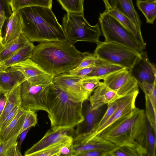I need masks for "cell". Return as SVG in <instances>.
<instances>
[{
	"mask_svg": "<svg viewBox=\"0 0 156 156\" xmlns=\"http://www.w3.org/2000/svg\"><path fill=\"white\" fill-rule=\"evenodd\" d=\"M87 52H80L67 41H49L35 46L30 59L55 76L75 68Z\"/></svg>",
	"mask_w": 156,
	"mask_h": 156,
	"instance_id": "1",
	"label": "cell"
},
{
	"mask_svg": "<svg viewBox=\"0 0 156 156\" xmlns=\"http://www.w3.org/2000/svg\"><path fill=\"white\" fill-rule=\"evenodd\" d=\"M146 124L144 111L136 107L130 113L121 117L95 136L107 140L116 146L127 145L134 147L139 151L142 156H147Z\"/></svg>",
	"mask_w": 156,
	"mask_h": 156,
	"instance_id": "2",
	"label": "cell"
},
{
	"mask_svg": "<svg viewBox=\"0 0 156 156\" xmlns=\"http://www.w3.org/2000/svg\"><path fill=\"white\" fill-rule=\"evenodd\" d=\"M19 11L23 23L22 33L30 41L41 43L67 41L63 27L51 8L32 6Z\"/></svg>",
	"mask_w": 156,
	"mask_h": 156,
	"instance_id": "3",
	"label": "cell"
},
{
	"mask_svg": "<svg viewBox=\"0 0 156 156\" xmlns=\"http://www.w3.org/2000/svg\"><path fill=\"white\" fill-rule=\"evenodd\" d=\"M83 103L76 100L52 82L48 96V116L51 128L74 127L83 122Z\"/></svg>",
	"mask_w": 156,
	"mask_h": 156,
	"instance_id": "4",
	"label": "cell"
},
{
	"mask_svg": "<svg viewBox=\"0 0 156 156\" xmlns=\"http://www.w3.org/2000/svg\"><path fill=\"white\" fill-rule=\"evenodd\" d=\"M62 27L67 41L73 44L78 41L97 44L100 41L101 30L98 23L91 25L84 14L67 13L62 18Z\"/></svg>",
	"mask_w": 156,
	"mask_h": 156,
	"instance_id": "5",
	"label": "cell"
},
{
	"mask_svg": "<svg viewBox=\"0 0 156 156\" xmlns=\"http://www.w3.org/2000/svg\"><path fill=\"white\" fill-rule=\"evenodd\" d=\"M99 21L104 42L122 44L140 54L144 50L135 36L106 10L100 14Z\"/></svg>",
	"mask_w": 156,
	"mask_h": 156,
	"instance_id": "6",
	"label": "cell"
},
{
	"mask_svg": "<svg viewBox=\"0 0 156 156\" xmlns=\"http://www.w3.org/2000/svg\"><path fill=\"white\" fill-rule=\"evenodd\" d=\"M94 53L99 58L130 70L140 57V54L125 45L99 41Z\"/></svg>",
	"mask_w": 156,
	"mask_h": 156,
	"instance_id": "7",
	"label": "cell"
},
{
	"mask_svg": "<svg viewBox=\"0 0 156 156\" xmlns=\"http://www.w3.org/2000/svg\"><path fill=\"white\" fill-rule=\"evenodd\" d=\"M51 82L45 84L30 83L25 80L20 84L21 107L25 110L48 112V96Z\"/></svg>",
	"mask_w": 156,
	"mask_h": 156,
	"instance_id": "8",
	"label": "cell"
},
{
	"mask_svg": "<svg viewBox=\"0 0 156 156\" xmlns=\"http://www.w3.org/2000/svg\"><path fill=\"white\" fill-rule=\"evenodd\" d=\"M74 128H51L41 140L25 151L24 155L32 156L36 153L58 144H64L71 146L73 143Z\"/></svg>",
	"mask_w": 156,
	"mask_h": 156,
	"instance_id": "9",
	"label": "cell"
},
{
	"mask_svg": "<svg viewBox=\"0 0 156 156\" xmlns=\"http://www.w3.org/2000/svg\"><path fill=\"white\" fill-rule=\"evenodd\" d=\"M21 72L30 83L45 84L52 82L55 76L31 59L13 65L7 69Z\"/></svg>",
	"mask_w": 156,
	"mask_h": 156,
	"instance_id": "10",
	"label": "cell"
},
{
	"mask_svg": "<svg viewBox=\"0 0 156 156\" xmlns=\"http://www.w3.org/2000/svg\"><path fill=\"white\" fill-rule=\"evenodd\" d=\"M103 80V83L120 97L139 90L136 81L132 76L130 70L127 68L114 72Z\"/></svg>",
	"mask_w": 156,
	"mask_h": 156,
	"instance_id": "11",
	"label": "cell"
},
{
	"mask_svg": "<svg viewBox=\"0 0 156 156\" xmlns=\"http://www.w3.org/2000/svg\"><path fill=\"white\" fill-rule=\"evenodd\" d=\"M82 78L81 76L67 72L55 76L52 83L76 100L84 102L89 99L91 94L83 86Z\"/></svg>",
	"mask_w": 156,
	"mask_h": 156,
	"instance_id": "12",
	"label": "cell"
},
{
	"mask_svg": "<svg viewBox=\"0 0 156 156\" xmlns=\"http://www.w3.org/2000/svg\"><path fill=\"white\" fill-rule=\"evenodd\" d=\"M103 106L92 108L90 104L87 106L83 115L84 120L77 125L75 129L73 144H82L87 142L99 122Z\"/></svg>",
	"mask_w": 156,
	"mask_h": 156,
	"instance_id": "13",
	"label": "cell"
},
{
	"mask_svg": "<svg viewBox=\"0 0 156 156\" xmlns=\"http://www.w3.org/2000/svg\"><path fill=\"white\" fill-rule=\"evenodd\" d=\"M140 55V58L130 70L132 76L138 85L144 82L156 83L155 65L150 61L146 51H144Z\"/></svg>",
	"mask_w": 156,
	"mask_h": 156,
	"instance_id": "14",
	"label": "cell"
},
{
	"mask_svg": "<svg viewBox=\"0 0 156 156\" xmlns=\"http://www.w3.org/2000/svg\"><path fill=\"white\" fill-rule=\"evenodd\" d=\"M139 93L138 90L119 98L116 110L110 118L94 133L89 141L118 119L132 112L136 107L135 101Z\"/></svg>",
	"mask_w": 156,
	"mask_h": 156,
	"instance_id": "15",
	"label": "cell"
},
{
	"mask_svg": "<svg viewBox=\"0 0 156 156\" xmlns=\"http://www.w3.org/2000/svg\"><path fill=\"white\" fill-rule=\"evenodd\" d=\"M89 100L91 108H97L108 105L120 98L116 92L110 89L103 82L93 91Z\"/></svg>",
	"mask_w": 156,
	"mask_h": 156,
	"instance_id": "16",
	"label": "cell"
},
{
	"mask_svg": "<svg viewBox=\"0 0 156 156\" xmlns=\"http://www.w3.org/2000/svg\"><path fill=\"white\" fill-rule=\"evenodd\" d=\"M116 147L115 145L108 140L96 136L86 143L73 144L70 147L69 156H76L80 152L90 150H99L108 152Z\"/></svg>",
	"mask_w": 156,
	"mask_h": 156,
	"instance_id": "17",
	"label": "cell"
},
{
	"mask_svg": "<svg viewBox=\"0 0 156 156\" xmlns=\"http://www.w3.org/2000/svg\"><path fill=\"white\" fill-rule=\"evenodd\" d=\"M7 20L5 33L2 40L4 45L15 39L22 33L23 27L22 19L20 11L12 12Z\"/></svg>",
	"mask_w": 156,
	"mask_h": 156,
	"instance_id": "18",
	"label": "cell"
},
{
	"mask_svg": "<svg viewBox=\"0 0 156 156\" xmlns=\"http://www.w3.org/2000/svg\"><path fill=\"white\" fill-rule=\"evenodd\" d=\"M25 110L21 107L15 117L9 124L0 131V141L7 140L15 136L19 135L25 116Z\"/></svg>",
	"mask_w": 156,
	"mask_h": 156,
	"instance_id": "19",
	"label": "cell"
},
{
	"mask_svg": "<svg viewBox=\"0 0 156 156\" xmlns=\"http://www.w3.org/2000/svg\"><path fill=\"white\" fill-rule=\"evenodd\" d=\"M26 80L20 72L7 70L0 73V90L5 93H9L16 86Z\"/></svg>",
	"mask_w": 156,
	"mask_h": 156,
	"instance_id": "20",
	"label": "cell"
},
{
	"mask_svg": "<svg viewBox=\"0 0 156 156\" xmlns=\"http://www.w3.org/2000/svg\"><path fill=\"white\" fill-rule=\"evenodd\" d=\"M115 7L130 19L136 26L139 33L142 35L141 22L136 11L132 0H114Z\"/></svg>",
	"mask_w": 156,
	"mask_h": 156,
	"instance_id": "21",
	"label": "cell"
},
{
	"mask_svg": "<svg viewBox=\"0 0 156 156\" xmlns=\"http://www.w3.org/2000/svg\"><path fill=\"white\" fill-rule=\"evenodd\" d=\"M124 68L121 66L99 58L91 73L86 76L103 80L110 74Z\"/></svg>",
	"mask_w": 156,
	"mask_h": 156,
	"instance_id": "22",
	"label": "cell"
},
{
	"mask_svg": "<svg viewBox=\"0 0 156 156\" xmlns=\"http://www.w3.org/2000/svg\"><path fill=\"white\" fill-rule=\"evenodd\" d=\"M35 46L29 41L8 58L2 62L8 68L30 58Z\"/></svg>",
	"mask_w": 156,
	"mask_h": 156,
	"instance_id": "23",
	"label": "cell"
},
{
	"mask_svg": "<svg viewBox=\"0 0 156 156\" xmlns=\"http://www.w3.org/2000/svg\"><path fill=\"white\" fill-rule=\"evenodd\" d=\"M6 102L0 116V126L6 116L16 106L21 105L20 84L14 87L10 92L5 93Z\"/></svg>",
	"mask_w": 156,
	"mask_h": 156,
	"instance_id": "24",
	"label": "cell"
},
{
	"mask_svg": "<svg viewBox=\"0 0 156 156\" xmlns=\"http://www.w3.org/2000/svg\"><path fill=\"white\" fill-rule=\"evenodd\" d=\"M30 41L23 34L14 40L4 45L0 52V61L1 62L8 58Z\"/></svg>",
	"mask_w": 156,
	"mask_h": 156,
	"instance_id": "25",
	"label": "cell"
},
{
	"mask_svg": "<svg viewBox=\"0 0 156 156\" xmlns=\"http://www.w3.org/2000/svg\"><path fill=\"white\" fill-rule=\"evenodd\" d=\"M138 8L143 14L147 23L153 24L156 17V0H136Z\"/></svg>",
	"mask_w": 156,
	"mask_h": 156,
	"instance_id": "26",
	"label": "cell"
},
{
	"mask_svg": "<svg viewBox=\"0 0 156 156\" xmlns=\"http://www.w3.org/2000/svg\"><path fill=\"white\" fill-rule=\"evenodd\" d=\"M12 12L30 6H41L51 8L52 0H9Z\"/></svg>",
	"mask_w": 156,
	"mask_h": 156,
	"instance_id": "27",
	"label": "cell"
},
{
	"mask_svg": "<svg viewBox=\"0 0 156 156\" xmlns=\"http://www.w3.org/2000/svg\"><path fill=\"white\" fill-rule=\"evenodd\" d=\"M145 148L147 156H156V134L146 119L145 132Z\"/></svg>",
	"mask_w": 156,
	"mask_h": 156,
	"instance_id": "28",
	"label": "cell"
},
{
	"mask_svg": "<svg viewBox=\"0 0 156 156\" xmlns=\"http://www.w3.org/2000/svg\"><path fill=\"white\" fill-rule=\"evenodd\" d=\"M57 0L67 13L84 14V0Z\"/></svg>",
	"mask_w": 156,
	"mask_h": 156,
	"instance_id": "29",
	"label": "cell"
},
{
	"mask_svg": "<svg viewBox=\"0 0 156 156\" xmlns=\"http://www.w3.org/2000/svg\"><path fill=\"white\" fill-rule=\"evenodd\" d=\"M107 156H142L136 148L129 146H116L108 152Z\"/></svg>",
	"mask_w": 156,
	"mask_h": 156,
	"instance_id": "30",
	"label": "cell"
},
{
	"mask_svg": "<svg viewBox=\"0 0 156 156\" xmlns=\"http://www.w3.org/2000/svg\"><path fill=\"white\" fill-rule=\"evenodd\" d=\"M145 114L147 119L156 134V103L152 102L148 97L145 95Z\"/></svg>",
	"mask_w": 156,
	"mask_h": 156,
	"instance_id": "31",
	"label": "cell"
},
{
	"mask_svg": "<svg viewBox=\"0 0 156 156\" xmlns=\"http://www.w3.org/2000/svg\"><path fill=\"white\" fill-rule=\"evenodd\" d=\"M119 98L111 103L107 105V109L105 113L95 127L87 142L90 140L94 133L102 126L112 116L117 108Z\"/></svg>",
	"mask_w": 156,
	"mask_h": 156,
	"instance_id": "32",
	"label": "cell"
},
{
	"mask_svg": "<svg viewBox=\"0 0 156 156\" xmlns=\"http://www.w3.org/2000/svg\"><path fill=\"white\" fill-rule=\"evenodd\" d=\"M25 110V118L22 128L19 133V135L28 128L35 126L38 122L37 114L35 111L30 110Z\"/></svg>",
	"mask_w": 156,
	"mask_h": 156,
	"instance_id": "33",
	"label": "cell"
},
{
	"mask_svg": "<svg viewBox=\"0 0 156 156\" xmlns=\"http://www.w3.org/2000/svg\"><path fill=\"white\" fill-rule=\"evenodd\" d=\"M101 79L92 77L85 76L81 80V83L85 89L91 94L94 90L101 84Z\"/></svg>",
	"mask_w": 156,
	"mask_h": 156,
	"instance_id": "34",
	"label": "cell"
},
{
	"mask_svg": "<svg viewBox=\"0 0 156 156\" xmlns=\"http://www.w3.org/2000/svg\"><path fill=\"white\" fill-rule=\"evenodd\" d=\"M94 53L87 52L81 62L75 68L71 70L76 71L88 67L94 66L99 60Z\"/></svg>",
	"mask_w": 156,
	"mask_h": 156,
	"instance_id": "35",
	"label": "cell"
},
{
	"mask_svg": "<svg viewBox=\"0 0 156 156\" xmlns=\"http://www.w3.org/2000/svg\"><path fill=\"white\" fill-rule=\"evenodd\" d=\"M64 144H60L50 147L32 155V156H60V151Z\"/></svg>",
	"mask_w": 156,
	"mask_h": 156,
	"instance_id": "36",
	"label": "cell"
},
{
	"mask_svg": "<svg viewBox=\"0 0 156 156\" xmlns=\"http://www.w3.org/2000/svg\"><path fill=\"white\" fill-rule=\"evenodd\" d=\"M12 12L9 0H0V17L7 19Z\"/></svg>",
	"mask_w": 156,
	"mask_h": 156,
	"instance_id": "37",
	"label": "cell"
},
{
	"mask_svg": "<svg viewBox=\"0 0 156 156\" xmlns=\"http://www.w3.org/2000/svg\"><path fill=\"white\" fill-rule=\"evenodd\" d=\"M19 136L17 135L7 140L0 141V156H4L5 152L10 147L17 142Z\"/></svg>",
	"mask_w": 156,
	"mask_h": 156,
	"instance_id": "38",
	"label": "cell"
},
{
	"mask_svg": "<svg viewBox=\"0 0 156 156\" xmlns=\"http://www.w3.org/2000/svg\"><path fill=\"white\" fill-rule=\"evenodd\" d=\"M20 106L21 105L16 106L7 115L0 126V131L5 128L12 121L16 114Z\"/></svg>",
	"mask_w": 156,
	"mask_h": 156,
	"instance_id": "39",
	"label": "cell"
},
{
	"mask_svg": "<svg viewBox=\"0 0 156 156\" xmlns=\"http://www.w3.org/2000/svg\"><path fill=\"white\" fill-rule=\"evenodd\" d=\"M108 152L99 150H90L80 152L76 156H107Z\"/></svg>",
	"mask_w": 156,
	"mask_h": 156,
	"instance_id": "40",
	"label": "cell"
},
{
	"mask_svg": "<svg viewBox=\"0 0 156 156\" xmlns=\"http://www.w3.org/2000/svg\"><path fill=\"white\" fill-rule=\"evenodd\" d=\"M94 66L84 68L76 71L70 70L68 72L69 73L78 75L83 78L91 73Z\"/></svg>",
	"mask_w": 156,
	"mask_h": 156,
	"instance_id": "41",
	"label": "cell"
},
{
	"mask_svg": "<svg viewBox=\"0 0 156 156\" xmlns=\"http://www.w3.org/2000/svg\"><path fill=\"white\" fill-rule=\"evenodd\" d=\"M18 142L15 144L7 150L4 156H22L18 147Z\"/></svg>",
	"mask_w": 156,
	"mask_h": 156,
	"instance_id": "42",
	"label": "cell"
},
{
	"mask_svg": "<svg viewBox=\"0 0 156 156\" xmlns=\"http://www.w3.org/2000/svg\"><path fill=\"white\" fill-rule=\"evenodd\" d=\"M6 97L5 94L0 92V116L2 113L6 102Z\"/></svg>",
	"mask_w": 156,
	"mask_h": 156,
	"instance_id": "43",
	"label": "cell"
},
{
	"mask_svg": "<svg viewBox=\"0 0 156 156\" xmlns=\"http://www.w3.org/2000/svg\"><path fill=\"white\" fill-rule=\"evenodd\" d=\"M32 127H30L26 129L24 131H23L20 134V140L18 144V147L19 150L20 151L22 144L26 138V137L28 132L29 131L30 129Z\"/></svg>",
	"mask_w": 156,
	"mask_h": 156,
	"instance_id": "44",
	"label": "cell"
},
{
	"mask_svg": "<svg viewBox=\"0 0 156 156\" xmlns=\"http://www.w3.org/2000/svg\"><path fill=\"white\" fill-rule=\"evenodd\" d=\"M70 147L66 145L63 146L61 148L60 151V156H69L70 151Z\"/></svg>",
	"mask_w": 156,
	"mask_h": 156,
	"instance_id": "45",
	"label": "cell"
},
{
	"mask_svg": "<svg viewBox=\"0 0 156 156\" xmlns=\"http://www.w3.org/2000/svg\"><path fill=\"white\" fill-rule=\"evenodd\" d=\"M105 5L106 10H108L115 7L114 0H103Z\"/></svg>",
	"mask_w": 156,
	"mask_h": 156,
	"instance_id": "46",
	"label": "cell"
},
{
	"mask_svg": "<svg viewBox=\"0 0 156 156\" xmlns=\"http://www.w3.org/2000/svg\"><path fill=\"white\" fill-rule=\"evenodd\" d=\"M6 19L0 17V36L2 35V30L3 25Z\"/></svg>",
	"mask_w": 156,
	"mask_h": 156,
	"instance_id": "47",
	"label": "cell"
},
{
	"mask_svg": "<svg viewBox=\"0 0 156 156\" xmlns=\"http://www.w3.org/2000/svg\"><path fill=\"white\" fill-rule=\"evenodd\" d=\"M8 68L0 61V73L5 71Z\"/></svg>",
	"mask_w": 156,
	"mask_h": 156,
	"instance_id": "48",
	"label": "cell"
},
{
	"mask_svg": "<svg viewBox=\"0 0 156 156\" xmlns=\"http://www.w3.org/2000/svg\"><path fill=\"white\" fill-rule=\"evenodd\" d=\"M2 37L0 36V52L4 49V45L2 42Z\"/></svg>",
	"mask_w": 156,
	"mask_h": 156,
	"instance_id": "49",
	"label": "cell"
},
{
	"mask_svg": "<svg viewBox=\"0 0 156 156\" xmlns=\"http://www.w3.org/2000/svg\"><path fill=\"white\" fill-rule=\"evenodd\" d=\"M1 91V90H0V92Z\"/></svg>",
	"mask_w": 156,
	"mask_h": 156,
	"instance_id": "50",
	"label": "cell"
}]
</instances>
